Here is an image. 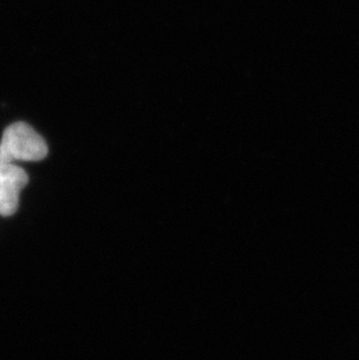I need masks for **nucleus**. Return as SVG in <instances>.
<instances>
[{"instance_id": "obj_1", "label": "nucleus", "mask_w": 359, "mask_h": 360, "mask_svg": "<svg viewBox=\"0 0 359 360\" xmlns=\"http://www.w3.org/2000/svg\"><path fill=\"white\" fill-rule=\"evenodd\" d=\"M44 138L26 122H14L4 131L0 141V165L14 161H40L47 157Z\"/></svg>"}, {"instance_id": "obj_2", "label": "nucleus", "mask_w": 359, "mask_h": 360, "mask_svg": "<svg viewBox=\"0 0 359 360\" xmlns=\"http://www.w3.org/2000/svg\"><path fill=\"white\" fill-rule=\"evenodd\" d=\"M27 184V173L21 167L0 165V214L7 217L17 211L21 191Z\"/></svg>"}]
</instances>
